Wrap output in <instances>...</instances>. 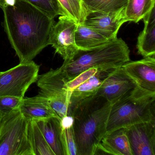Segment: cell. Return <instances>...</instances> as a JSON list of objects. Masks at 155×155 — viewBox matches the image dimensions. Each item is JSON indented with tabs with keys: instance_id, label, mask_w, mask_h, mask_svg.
<instances>
[{
	"instance_id": "cell-28",
	"label": "cell",
	"mask_w": 155,
	"mask_h": 155,
	"mask_svg": "<svg viewBox=\"0 0 155 155\" xmlns=\"http://www.w3.org/2000/svg\"><path fill=\"white\" fill-rule=\"evenodd\" d=\"M4 3L3 0H0V8H2L4 6Z\"/></svg>"
},
{
	"instance_id": "cell-25",
	"label": "cell",
	"mask_w": 155,
	"mask_h": 155,
	"mask_svg": "<svg viewBox=\"0 0 155 155\" xmlns=\"http://www.w3.org/2000/svg\"><path fill=\"white\" fill-rule=\"evenodd\" d=\"M22 99L13 96H0V116L2 118L19 109Z\"/></svg>"
},
{
	"instance_id": "cell-15",
	"label": "cell",
	"mask_w": 155,
	"mask_h": 155,
	"mask_svg": "<svg viewBox=\"0 0 155 155\" xmlns=\"http://www.w3.org/2000/svg\"><path fill=\"white\" fill-rule=\"evenodd\" d=\"M110 71H99L95 75L71 91L69 100L68 115H70L77 105L96 95L103 78Z\"/></svg>"
},
{
	"instance_id": "cell-4",
	"label": "cell",
	"mask_w": 155,
	"mask_h": 155,
	"mask_svg": "<svg viewBox=\"0 0 155 155\" xmlns=\"http://www.w3.org/2000/svg\"><path fill=\"white\" fill-rule=\"evenodd\" d=\"M154 120L155 92L136 87L112 103L107 134L118 129Z\"/></svg>"
},
{
	"instance_id": "cell-5",
	"label": "cell",
	"mask_w": 155,
	"mask_h": 155,
	"mask_svg": "<svg viewBox=\"0 0 155 155\" xmlns=\"http://www.w3.org/2000/svg\"><path fill=\"white\" fill-rule=\"evenodd\" d=\"M30 121L19 109L2 118L0 155H34L30 139Z\"/></svg>"
},
{
	"instance_id": "cell-17",
	"label": "cell",
	"mask_w": 155,
	"mask_h": 155,
	"mask_svg": "<svg viewBox=\"0 0 155 155\" xmlns=\"http://www.w3.org/2000/svg\"><path fill=\"white\" fill-rule=\"evenodd\" d=\"M108 155H132L127 136L124 128L107 134L100 142Z\"/></svg>"
},
{
	"instance_id": "cell-29",
	"label": "cell",
	"mask_w": 155,
	"mask_h": 155,
	"mask_svg": "<svg viewBox=\"0 0 155 155\" xmlns=\"http://www.w3.org/2000/svg\"><path fill=\"white\" fill-rule=\"evenodd\" d=\"M2 119V118L0 116V124H1V122Z\"/></svg>"
},
{
	"instance_id": "cell-14",
	"label": "cell",
	"mask_w": 155,
	"mask_h": 155,
	"mask_svg": "<svg viewBox=\"0 0 155 155\" xmlns=\"http://www.w3.org/2000/svg\"><path fill=\"white\" fill-rule=\"evenodd\" d=\"M19 109L22 115L30 120L58 117L47 99L40 93L35 97L23 98Z\"/></svg>"
},
{
	"instance_id": "cell-7",
	"label": "cell",
	"mask_w": 155,
	"mask_h": 155,
	"mask_svg": "<svg viewBox=\"0 0 155 155\" xmlns=\"http://www.w3.org/2000/svg\"><path fill=\"white\" fill-rule=\"evenodd\" d=\"M39 71V66L32 61L0 71V96L23 98L31 85L38 81Z\"/></svg>"
},
{
	"instance_id": "cell-3",
	"label": "cell",
	"mask_w": 155,
	"mask_h": 155,
	"mask_svg": "<svg viewBox=\"0 0 155 155\" xmlns=\"http://www.w3.org/2000/svg\"><path fill=\"white\" fill-rule=\"evenodd\" d=\"M130 53L126 42L117 38L93 49H79L71 60L61 66L65 79L68 82L89 69L108 71L121 67L130 61Z\"/></svg>"
},
{
	"instance_id": "cell-23",
	"label": "cell",
	"mask_w": 155,
	"mask_h": 155,
	"mask_svg": "<svg viewBox=\"0 0 155 155\" xmlns=\"http://www.w3.org/2000/svg\"><path fill=\"white\" fill-rule=\"evenodd\" d=\"M73 117L68 115L61 120L62 140L66 155H77V147L73 133Z\"/></svg>"
},
{
	"instance_id": "cell-24",
	"label": "cell",
	"mask_w": 155,
	"mask_h": 155,
	"mask_svg": "<svg viewBox=\"0 0 155 155\" xmlns=\"http://www.w3.org/2000/svg\"><path fill=\"white\" fill-rule=\"evenodd\" d=\"M52 18L58 15L65 16L64 11L58 0H23Z\"/></svg>"
},
{
	"instance_id": "cell-10",
	"label": "cell",
	"mask_w": 155,
	"mask_h": 155,
	"mask_svg": "<svg viewBox=\"0 0 155 155\" xmlns=\"http://www.w3.org/2000/svg\"><path fill=\"white\" fill-rule=\"evenodd\" d=\"M124 128L132 155H155V120Z\"/></svg>"
},
{
	"instance_id": "cell-11",
	"label": "cell",
	"mask_w": 155,
	"mask_h": 155,
	"mask_svg": "<svg viewBox=\"0 0 155 155\" xmlns=\"http://www.w3.org/2000/svg\"><path fill=\"white\" fill-rule=\"evenodd\" d=\"M125 8L106 13H90L83 23L109 39H113L117 38L121 25L127 22Z\"/></svg>"
},
{
	"instance_id": "cell-6",
	"label": "cell",
	"mask_w": 155,
	"mask_h": 155,
	"mask_svg": "<svg viewBox=\"0 0 155 155\" xmlns=\"http://www.w3.org/2000/svg\"><path fill=\"white\" fill-rule=\"evenodd\" d=\"M67 82L62 66L57 69H51L41 75L37 81L39 93L47 99L61 120L68 116L71 93L67 89Z\"/></svg>"
},
{
	"instance_id": "cell-20",
	"label": "cell",
	"mask_w": 155,
	"mask_h": 155,
	"mask_svg": "<svg viewBox=\"0 0 155 155\" xmlns=\"http://www.w3.org/2000/svg\"><path fill=\"white\" fill-rule=\"evenodd\" d=\"M89 14L112 12L125 8L128 0H83Z\"/></svg>"
},
{
	"instance_id": "cell-21",
	"label": "cell",
	"mask_w": 155,
	"mask_h": 155,
	"mask_svg": "<svg viewBox=\"0 0 155 155\" xmlns=\"http://www.w3.org/2000/svg\"><path fill=\"white\" fill-rule=\"evenodd\" d=\"M29 135L34 155H55L35 121L30 120Z\"/></svg>"
},
{
	"instance_id": "cell-8",
	"label": "cell",
	"mask_w": 155,
	"mask_h": 155,
	"mask_svg": "<svg viewBox=\"0 0 155 155\" xmlns=\"http://www.w3.org/2000/svg\"><path fill=\"white\" fill-rule=\"evenodd\" d=\"M78 24L67 16H61L51 28L49 43L59 54L64 62L70 61L79 49L75 42V31Z\"/></svg>"
},
{
	"instance_id": "cell-1",
	"label": "cell",
	"mask_w": 155,
	"mask_h": 155,
	"mask_svg": "<svg viewBox=\"0 0 155 155\" xmlns=\"http://www.w3.org/2000/svg\"><path fill=\"white\" fill-rule=\"evenodd\" d=\"M2 9L4 31L20 63L32 61L49 45L54 19L23 0Z\"/></svg>"
},
{
	"instance_id": "cell-19",
	"label": "cell",
	"mask_w": 155,
	"mask_h": 155,
	"mask_svg": "<svg viewBox=\"0 0 155 155\" xmlns=\"http://www.w3.org/2000/svg\"><path fill=\"white\" fill-rule=\"evenodd\" d=\"M155 0H128L125 8L127 21L137 23L155 7Z\"/></svg>"
},
{
	"instance_id": "cell-27",
	"label": "cell",
	"mask_w": 155,
	"mask_h": 155,
	"mask_svg": "<svg viewBox=\"0 0 155 155\" xmlns=\"http://www.w3.org/2000/svg\"><path fill=\"white\" fill-rule=\"evenodd\" d=\"M16 1V0H3L4 3V6L5 5H10V6L13 5L15 3Z\"/></svg>"
},
{
	"instance_id": "cell-12",
	"label": "cell",
	"mask_w": 155,
	"mask_h": 155,
	"mask_svg": "<svg viewBox=\"0 0 155 155\" xmlns=\"http://www.w3.org/2000/svg\"><path fill=\"white\" fill-rule=\"evenodd\" d=\"M121 67L137 87L155 92V56L144 58L137 61H129Z\"/></svg>"
},
{
	"instance_id": "cell-13",
	"label": "cell",
	"mask_w": 155,
	"mask_h": 155,
	"mask_svg": "<svg viewBox=\"0 0 155 155\" xmlns=\"http://www.w3.org/2000/svg\"><path fill=\"white\" fill-rule=\"evenodd\" d=\"M33 120L43 134L55 155H66L62 140L60 118L58 117H51Z\"/></svg>"
},
{
	"instance_id": "cell-26",
	"label": "cell",
	"mask_w": 155,
	"mask_h": 155,
	"mask_svg": "<svg viewBox=\"0 0 155 155\" xmlns=\"http://www.w3.org/2000/svg\"><path fill=\"white\" fill-rule=\"evenodd\" d=\"M99 70L97 68H91L79 74L77 77L66 83L68 91L71 93V91L82 83L87 81L90 78L97 73Z\"/></svg>"
},
{
	"instance_id": "cell-18",
	"label": "cell",
	"mask_w": 155,
	"mask_h": 155,
	"mask_svg": "<svg viewBox=\"0 0 155 155\" xmlns=\"http://www.w3.org/2000/svg\"><path fill=\"white\" fill-rule=\"evenodd\" d=\"M110 40L83 22L77 25L75 31V42L79 49H93L107 43Z\"/></svg>"
},
{
	"instance_id": "cell-2",
	"label": "cell",
	"mask_w": 155,
	"mask_h": 155,
	"mask_svg": "<svg viewBox=\"0 0 155 155\" xmlns=\"http://www.w3.org/2000/svg\"><path fill=\"white\" fill-rule=\"evenodd\" d=\"M112 103L94 96L77 105L71 111L77 155H93L97 145L107 134Z\"/></svg>"
},
{
	"instance_id": "cell-22",
	"label": "cell",
	"mask_w": 155,
	"mask_h": 155,
	"mask_svg": "<svg viewBox=\"0 0 155 155\" xmlns=\"http://www.w3.org/2000/svg\"><path fill=\"white\" fill-rule=\"evenodd\" d=\"M65 16L73 20L77 24L83 23L89 15L83 0H58Z\"/></svg>"
},
{
	"instance_id": "cell-9",
	"label": "cell",
	"mask_w": 155,
	"mask_h": 155,
	"mask_svg": "<svg viewBox=\"0 0 155 155\" xmlns=\"http://www.w3.org/2000/svg\"><path fill=\"white\" fill-rule=\"evenodd\" d=\"M136 87L121 66L109 71L95 96L102 97L112 104Z\"/></svg>"
},
{
	"instance_id": "cell-16",
	"label": "cell",
	"mask_w": 155,
	"mask_h": 155,
	"mask_svg": "<svg viewBox=\"0 0 155 155\" xmlns=\"http://www.w3.org/2000/svg\"><path fill=\"white\" fill-rule=\"evenodd\" d=\"M144 28L137 38L138 53L144 58L155 55V7L143 18Z\"/></svg>"
}]
</instances>
